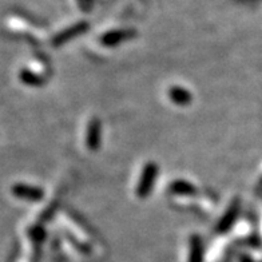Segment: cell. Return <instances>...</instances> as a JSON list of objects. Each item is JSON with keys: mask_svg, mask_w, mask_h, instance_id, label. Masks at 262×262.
<instances>
[{"mask_svg": "<svg viewBox=\"0 0 262 262\" xmlns=\"http://www.w3.org/2000/svg\"><path fill=\"white\" fill-rule=\"evenodd\" d=\"M14 194H16L20 198H27V200H36L40 196V191L34 187L25 186V185H17L14 187Z\"/></svg>", "mask_w": 262, "mask_h": 262, "instance_id": "cell-1", "label": "cell"}]
</instances>
